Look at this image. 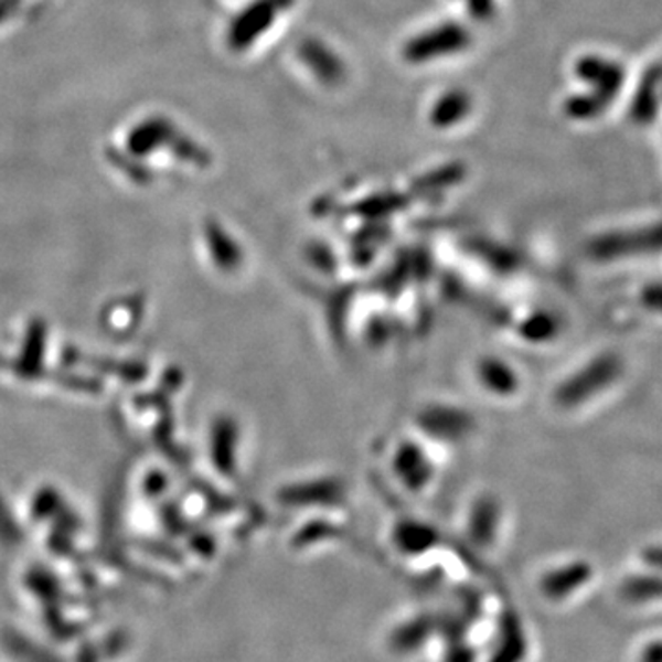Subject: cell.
Returning a JSON list of instances; mask_svg holds the SVG:
<instances>
[{"mask_svg":"<svg viewBox=\"0 0 662 662\" xmlns=\"http://www.w3.org/2000/svg\"><path fill=\"white\" fill-rule=\"evenodd\" d=\"M468 33L463 32L458 24L436 28L433 32L424 33L407 46L408 61H429L436 55L451 54L458 52L468 44Z\"/></svg>","mask_w":662,"mask_h":662,"instance_id":"1","label":"cell"},{"mask_svg":"<svg viewBox=\"0 0 662 662\" xmlns=\"http://www.w3.org/2000/svg\"><path fill=\"white\" fill-rule=\"evenodd\" d=\"M302 57L317 72V76L322 77L324 82H335L341 76V63L322 46H317L313 43L306 44L302 50Z\"/></svg>","mask_w":662,"mask_h":662,"instance_id":"2","label":"cell"},{"mask_svg":"<svg viewBox=\"0 0 662 662\" xmlns=\"http://www.w3.org/2000/svg\"><path fill=\"white\" fill-rule=\"evenodd\" d=\"M469 98L463 93H449L436 104L433 120L438 126H452L468 115Z\"/></svg>","mask_w":662,"mask_h":662,"instance_id":"3","label":"cell"},{"mask_svg":"<svg viewBox=\"0 0 662 662\" xmlns=\"http://www.w3.org/2000/svg\"><path fill=\"white\" fill-rule=\"evenodd\" d=\"M469 4L473 8L474 13L484 17V13L490 11L491 0H469Z\"/></svg>","mask_w":662,"mask_h":662,"instance_id":"4","label":"cell"}]
</instances>
